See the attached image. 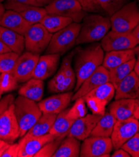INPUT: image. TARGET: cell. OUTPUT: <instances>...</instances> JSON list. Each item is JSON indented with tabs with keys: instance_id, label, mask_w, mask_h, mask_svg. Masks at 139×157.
<instances>
[{
	"instance_id": "cell-41",
	"label": "cell",
	"mask_w": 139,
	"mask_h": 157,
	"mask_svg": "<svg viewBox=\"0 0 139 157\" xmlns=\"http://www.w3.org/2000/svg\"><path fill=\"white\" fill-rule=\"evenodd\" d=\"M14 97L13 94H9L0 100V117L14 101Z\"/></svg>"
},
{
	"instance_id": "cell-37",
	"label": "cell",
	"mask_w": 139,
	"mask_h": 157,
	"mask_svg": "<svg viewBox=\"0 0 139 157\" xmlns=\"http://www.w3.org/2000/svg\"><path fill=\"white\" fill-rule=\"evenodd\" d=\"M83 98L88 108L91 111L92 114L99 115L102 116L105 115L106 106L105 104L93 97L84 96Z\"/></svg>"
},
{
	"instance_id": "cell-4",
	"label": "cell",
	"mask_w": 139,
	"mask_h": 157,
	"mask_svg": "<svg viewBox=\"0 0 139 157\" xmlns=\"http://www.w3.org/2000/svg\"><path fill=\"white\" fill-rule=\"evenodd\" d=\"M81 28V23L73 22L52 35L45 54L58 53L61 56L76 45Z\"/></svg>"
},
{
	"instance_id": "cell-33",
	"label": "cell",
	"mask_w": 139,
	"mask_h": 157,
	"mask_svg": "<svg viewBox=\"0 0 139 157\" xmlns=\"http://www.w3.org/2000/svg\"><path fill=\"white\" fill-rule=\"evenodd\" d=\"M67 135H62L56 137L55 140L46 144L33 157H52L55 152L59 147L61 141Z\"/></svg>"
},
{
	"instance_id": "cell-56",
	"label": "cell",
	"mask_w": 139,
	"mask_h": 157,
	"mask_svg": "<svg viewBox=\"0 0 139 157\" xmlns=\"http://www.w3.org/2000/svg\"><path fill=\"white\" fill-rule=\"evenodd\" d=\"M138 2H139V0H138Z\"/></svg>"
},
{
	"instance_id": "cell-12",
	"label": "cell",
	"mask_w": 139,
	"mask_h": 157,
	"mask_svg": "<svg viewBox=\"0 0 139 157\" xmlns=\"http://www.w3.org/2000/svg\"><path fill=\"white\" fill-rule=\"evenodd\" d=\"M19 137V124L14 114V105L13 103L0 117V139L11 144Z\"/></svg>"
},
{
	"instance_id": "cell-40",
	"label": "cell",
	"mask_w": 139,
	"mask_h": 157,
	"mask_svg": "<svg viewBox=\"0 0 139 157\" xmlns=\"http://www.w3.org/2000/svg\"><path fill=\"white\" fill-rule=\"evenodd\" d=\"M65 78V75L63 68L60 67L56 75L52 78L48 83V90L53 88L56 85L62 83Z\"/></svg>"
},
{
	"instance_id": "cell-23",
	"label": "cell",
	"mask_w": 139,
	"mask_h": 157,
	"mask_svg": "<svg viewBox=\"0 0 139 157\" xmlns=\"http://www.w3.org/2000/svg\"><path fill=\"white\" fill-rule=\"evenodd\" d=\"M0 39L14 53L20 55L25 49V36L15 31L0 26Z\"/></svg>"
},
{
	"instance_id": "cell-3",
	"label": "cell",
	"mask_w": 139,
	"mask_h": 157,
	"mask_svg": "<svg viewBox=\"0 0 139 157\" xmlns=\"http://www.w3.org/2000/svg\"><path fill=\"white\" fill-rule=\"evenodd\" d=\"M14 114L20 128V137H23L36 123L43 113L36 101L19 95L14 101Z\"/></svg>"
},
{
	"instance_id": "cell-44",
	"label": "cell",
	"mask_w": 139,
	"mask_h": 157,
	"mask_svg": "<svg viewBox=\"0 0 139 157\" xmlns=\"http://www.w3.org/2000/svg\"><path fill=\"white\" fill-rule=\"evenodd\" d=\"M112 157H130L131 156L129 153L122 148L116 150V151L112 155Z\"/></svg>"
},
{
	"instance_id": "cell-48",
	"label": "cell",
	"mask_w": 139,
	"mask_h": 157,
	"mask_svg": "<svg viewBox=\"0 0 139 157\" xmlns=\"http://www.w3.org/2000/svg\"><path fill=\"white\" fill-rule=\"evenodd\" d=\"M132 33L133 36L137 40V42L138 43V44H139V23L134 28V29L132 31Z\"/></svg>"
},
{
	"instance_id": "cell-31",
	"label": "cell",
	"mask_w": 139,
	"mask_h": 157,
	"mask_svg": "<svg viewBox=\"0 0 139 157\" xmlns=\"http://www.w3.org/2000/svg\"><path fill=\"white\" fill-rule=\"evenodd\" d=\"M115 93V88L113 85L107 82L93 90L85 96L95 98L106 105L114 97Z\"/></svg>"
},
{
	"instance_id": "cell-9",
	"label": "cell",
	"mask_w": 139,
	"mask_h": 157,
	"mask_svg": "<svg viewBox=\"0 0 139 157\" xmlns=\"http://www.w3.org/2000/svg\"><path fill=\"white\" fill-rule=\"evenodd\" d=\"M104 52L133 49L138 44L132 32H117L111 30L101 40Z\"/></svg>"
},
{
	"instance_id": "cell-22",
	"label": "cell",
	"mask_w": 139,
	"mask_h": 157,
	"mask_svg": "<svg viewBox=\"0 0 139 157\" xmlns=\"http://www.w3.org/2000/svg\"><path fill=\"white\" fill-rule=\"evenodd\" d=\"M133 49L107 52L104 55L102 66L108 70H112L135 58Z\"/></svg>"
},
{
	"instance_id": "cell-25",
	"label": "cell",
	"mask_w": 139,
	"mask_h": 157,
	"mask_svg": "<svg viewBox=\"0 0 139 157\" xmlns=\"http://www.w3.org/2000/svg\"><path fill=\"white\" fill-rule=\"evenodd\" d=\"M80 141L71 135H67L62 141L52 157L80 156Z\"/></svg>"
},
{
	"instance_id": "cell-16",
	"label": "cell",
	"mask_w": 139,
	"mask_h": 157,
	"mask_svg": "<svg viewBox=\"0 0 139 157\" xmlns=\"http://www.w3.org/2000/svg\"><path fill=\"white\" fill-rule=\"evenodd\" d=\"M73 95V91L57 93L39 101L38 105L43 113L58 114L68 108Z\"/></svg>"
},
{
	"instance_id": "cell-52",
	"label": "cell",
	"mask_w": 139,
	"mask_h": 157,
	"mask_svg": "<svg viewBox=\"0 0 139 157\" xmlns=\"http://www.w3.org/2000/svg\"><path fill=\"white\" fill-rule=\"evenodd\" d=\"M4 93L2 91V89H1V87H0V95H3V94Z\"/></svg>"
},
{
	"instance_id": "cell-55",
	"label": "cell",
	"mask_w": 139,
	"mask_h": 157,
	"mask_svg": "<svg viewBox=\"0 0 139 157\" xmlns=\"http://www.w3.org/2000/svg\"><path fill=\"white\" fill-rule=\"evenodd\" d=\"M2 73V70H1V68H0V74Z\"/></svg>"
},
{
	"instance_id": "cell-18",
	"label": "cell",
	"mask_w": 139,
	"mask_h": 157,
	"mask_svg": "<svg viewBox=\"0 0 139 157\" xmlns=\"http://www.w3.org/2000/svg\"><path fill=\"white\" fill-rule=\"evenodd\" d=\"M60 56L58 53L44 54L40 56L33 78L44 80L53 76L58 69Z\"/></svg>"
},
{
	"instance_id": "cell-26",
	"label": "cell",
	"mask_w": 139,
	"mask_h": 157,
	"mask_svg": "<svg viewBox=\"0 0 139 157\" xmlns=\"http://www.w3.org/2000/svg\"><path fill=\"white\" fill-rule=\"evenodd\" d=\"M58 114L43 113L36 123L25 135L26 136H41L50 132Z\"/></svg>"
},
{
	"instance_id": "cell-8",
	"label": "cell",
	"mask_w": 139,
	"mask_h": 157,
	"mask_svg": "<svg viewBox=\"0 0 139 157\" xmlns=\"http://www.w3.org/2000/svg\"><path fill=\"white\" fill-rule=\"evenodd\" d=\"M113 149L110 137L90 136L83 140L80 147V157H109Z\"/></svg>"
},
{
	"instance_id": "cell-28",
	"label": "cell",
	"mask_w": 139,
	"mask_h": 157,
	"mask_svg": "<svg viewBox=\"0 0 139 157\" xmlns=\"http://www.w3.org/2000/svg\"><path fill=\"white\" fill-rule=\"evenodd\" d=\"M69 108L60 112L56 117V118L50 131V133L56 136L62 135H68L69 131L75 120L70 119L67 114Z\"/></svg>"
},
{
	"instance_id": "cell-24",
	"label": "cell",
	"mask_w": 139,
	"mask_h": 157,
	"mask_svg": "<svg viewBox=\"0 0 139 157\" xmlns=\"http://www.w3.org/2000/svg\"><path fill=\"white\" fill-rule=\"evenodd\" d=\"M44 93L43 80L32 78L26 82L19 89V95L35 101L42 100Z\"/></svg>"
},
{
	"instance_id": "cell-17",
	"label": "cell",
	"mask_w": 139,
	"mask_h": 157,
	"mask_svg": "<svg viewBox=\"0 0 139 157\" xmlns=\"http://www.w3.org/2000/svg\"><path fill=\"white\" fill-rule=\"evenodd\" d=\"M102 117V116L99 115L88 114L75 120L68 135L73 136L80 141H83L90 136L92 130Z\"/></svg>"
},
{
	"instance_id": "cell-6",
	"label": "cell",
	"mask_w": 139,
	"mask_h": 157,
	"mask_svg": "<svg viewBox=\"0 0 139 157\" xmlns=\"http://www.w3.org/2000/svg\"><path fill=\"white\" fill-rule=\"evenodd\" d=\"M52 35L40 23L31 25L24 35L25 50L30 53L40 55L47 48Z\"/></svg>"
},
{
	"instance_id": "cell-50",
	"label": "cell",
	"mask_w": 139,
	"mask_h": 157,
	"mask_svg": "<svg viewBox=\"0 0 139 157\" xmlns=\"http://www.w3.org/2000/svg\"><path fill=\"white\" fill-rule=\"evenodd\" d=\"M6 11V9L5 8L4 5H3L2 3H0V19L3 17V15Z\"/></svg>"
},
{
	"instance_id": "cell-21",
	"label": "cell",
	"mask_w": 139,
	"mask_h": 157,
	"mask_svg": "<svg viewBox=\"0 0 139 157\" xmlns=\"http://www.w3.org/2000/svg\"><path fill=\"white\" fill-rule=\"evenodd\" d=\"M135 99L115 100L109 106V113L117 120H124L133 117Z\"/></svg>"
},
{
	"instance_id": "cell-34",
	"label": "cell",
	"mask_w": 139,
	"mask_h": 157,
	"mask_svg": "<svg viewBox=\"0 0 139 157\" xmlns=\"http://www.w3.org/2000/svg\"><path fill=\"white\" fill-rule=\"evenodd\" d=\"M20 55L13 52L0 55V68L2 73H11Z\"/></svg>"
},
{
	"instance_id": "cell-20",
	"label": "cell",
	"mask_w": 139,
	"mask_h": 157,
	"mask_svg": "<svg viewBox=\"0 0 139 157\" xmlns=\"http://www.w3.org/2000/svg\"><path fill=\"white\" fill-rule=\"evenodd\" d=\"M31 25H32L18 13L11 10H6L0 19V26L11 29L23 36Z\"/></svg>"
},
{
	"instance_id": "cell-10",
	"label": "cell",
	"mask_w": 139,
	"mask_h": 157,
	"mask_svg": "<svg viewBox=\"0 0 139 157\" xmlns=\"http://www.w3.org/2000/svg\"><path fill=\"white\" fill-rule=\"evenodd\" d=\"M139 132V120L132 117L127 120L117 121L114 125L110 138L113 148H121L127 140Z\"/></svg>"
},
{
	"instance_id": "cell-42",
	"label": "cell",
	"mask_w": 139,
	"mask_h": 157,
	"mask_svg": "<svg viewBox=\"0 0 139 157\" xmlns=\"http://www.w3.org/2000/svg\"><path fill=\"white\" fill-rule=\"evenodd\" d=\"M20 145L18 143L11 144L6 149L2 157H18Z\"/></svg>"
},
{
	"instance_id": "cell-51",
	"label": "cell",
	"mask_w": 139,
	"mask_h": 157,
	"mask_svg": "<svg viewBox=\"0 0 139 157\" xmlns=\"http://www.w3.org/2000/svg\"><path fill=\"white\" fill-rule=\"evenodd\" d=\"M135 52V54L137 56H139V46H137L135 48H133Z\"/></svg>"
},
{
	"instance_id": "cell-5",
	"label": "cell",
	"mask_w": 139,
	"mask_h": 157,
	"mask_svg": "<svg viewBox=\"0 0 139 157\" xmlns=\"http://www.w3.org/2000/svg\"><path fill=\"white\" fill-rule=\"evenodd\" d=\"M111 28L117 32H132L139 23V8L136 1L129 2L110 17Z\"/></svg>"
},
{
	"instance_id": "cell-45",
	"label": "cell",
	"mask_w": 139,
	"mask_h": 157,
	"mask_svg": "<svg viewBox=\"0 0 139 157\" xmlns=\"http://www.w3.org/2000/svg\"><path fill=\"white\" fill-rule=\"evenodd\" d=\"M133 117L136 119L139 120V96L135 99V105Z\"/></svg>"
},
{
	"instance_id": "cell-2",
	"label": "cell",
	"mask_w": 139,
	"mask_h": 157,
	"mask_svg": "<svg viewBox=\"0 0 139 157\" xmlns=\"http://www.w3.org/2000/svg\"><path fill=\"white\" fill-rule=\"evenodd\" d=\"M111 22L109 17L100 14L90 13L83 18L76 45L97 42L109 32Z\"/></svg>"
},
{
	"instance_id": "cell-19",
	"label": "cell",
	"mask_w": 139,
	"mask_h": 157,
	"mask_svg": "<svg viewBox=\"0 0 139 157\" xmlns=\"http://www.w3.org/2000/svg\"><path fill=\"white\" fill-rule=\"evenodd\" d=\"M139 96V76L132 71L123 79L115 89V99H135Z\"/></svg>"
},
{
	"instance_id": "cell-54",
	"label": "cell",
	"mask_w": 139,
	"mask_h": 157,
	"mask_svg": "<svg viewBox=\"0 0 139 157\" xmlns=\"http://www.w3.org/2000/svg\"><path fill=\"white\" fill-rule=\"evenodd\" d=\"M2 95H0V100H1V99H2Z\"/></svg>"
},
{
	"instance_id": "cell-11",
	"label": "cell",
	"mask_w": 139,
	"mask_h": 157,
	"mask_svg": "<svg viewBox=\"0 0 139 157\" xmlns=\"http://www.w3.org/2000/svg\"><path fill=\"white\" fill-rule=\"evenodd\" d=\"M40 55L25 52L17 59L11 74L18 83H25L33 78Z\"/></svg>"
},
{
	"instance_id": "cell-7",
	"label": "cell",
	"mask_w": 139,
	"mask_h": 157,
	"mask_svg": "<svg viewBox=\"0 0 139 157\" xmlns=\"http://www.w3.org/2000/svg\"><path fill=\"white\" fill-rule=\"evenodd\" d=\"M44 8L48 14L70 18L76 23H81L83 18L88 14L83 10L76 0H53Z\"/></svg>"
},
{
	"instance_id": "cell-27",
	"label": "cell",
	"mask_w": 139,
	"mask_h": 157,
	"mask_svg": "<svg viewBox=\"0 0 139 157\" xmlns=\"http://www.w3.org/2000/svg\"><path fill=\"white\" fill-rule=\"evenodd\" d=\"M73 22L71 18L47 13L43 18L40 23L43 25L50 33L53 34L64 29Z\"/></svg>"
},
{
	"instance_id": "cell-1",
	"label": "cell",
	"mask_w": 139,
	"mask_h": 157,
	"mask_svg": "<svg viewBox=\"0 0 139 157\" xmlns=\"http://www.w3.org/2000/svg\"><path fill=\"white\" fill-rule=\"evenodd\" d=\"M73 51L72 67L76 78L74 91H76L87 78L102 65L105 54L98 42L78 46Z\"/></svg>"
},
{
	"instance_id": "cell-53",
	"label": "cell",
	"mask_w": 139,
	"mask_h": 157,
	"mask_svg": "<svg viewBox=\"0 0 139 157\" xmlns=\"http://www.w3.org/2000/svg\"><path fill=\"white\" fill-rule=\"evenodd\" d=\"M4 1H5V0H0V3H2Z\"/></svg>"
},
{
	"instance_id": "cell-35",
	"label": "cell",
	"mask_w": 139,
	"mask_h": 157,
	"mask_svg": "<svg viewBox=\"0 0 139 157\" xmlns=\"http://www.w3.org/2000/svg\"><path fill=\"white\" fill-rule=\"evenodd\" d=\"M87 113L85 101L83 98L81 97L75 100L73 106L69 109L67 115L70 119L76 120L87 115Z\"/></svg>"
},
{
	"instance_id": "cell-43",
	"label": "cell",
	"mask_w": 139,
	"mask_h": 157,
	"mask_svg": "<svg viewBox=\"0 0 139 157\" xmlns=\"http://www.w3.org/2000/svg\"><path fill=\"white\" fill-rule=\"evenodd\" d=\"M15 1L28 5L43 8L50 4L53 0H15Z\"/></svg>"
},
{
	"instance_id": "cell-14",
	"label": "cell",
	"mask_w": 139,
	"mask_h": 157,
	"mask_svg": "<svg viewBox=\"0 0 139 157\" xmlns=\"http://www.w3.org/2000/svg\"><path fill=\"white\" fill-rule=\"evenodd\" d=\"M56 136L50 133L41 136H26L19 141L18 157H33L46 144L55 140Z\"/></svg>"
},
{
	"instance_id": "cell-47",
	"label": "cell",
	"mask_w": 139,
	"mask_h": 157,
	"mask_svg": "<svg viewBox=\"0 0 139 157\" xmlns=\"http://www.w3.org/2000/svg\"><path fill=\"white\" fill-rule=\"evenodd\" d=\"M10 52H11V50L0 39V55Z\"/></svg>"
},
{
	"instance_id": "cell-30",
	"label": "cell",
	"mask_w": 139,
	"mask_h": 157,
	"mask_svg": "<svg viewBox=\"0 0 139 157\" xmlns=\"http://www.w3.org/2000/svg\"><path fill=\"white\" fill-rule=\"evenodd\" d=\"M117 120L109 112L105 113L92 130L90 136L110 137Z\"/></svg>"
},
{
	"instance_id": "cell-36",
	"label": "cell",
	"mask_w": 139,
	"mask_h": 157,
	"mask_svg": "<svg viewBox=\"0 0 139 157\" xmlns=\"http://www.w3.org/2000/svg\"><path fill=\"white\" fill-rule=\"evenodd\" d=\"M0 87L5 93L17 90L18 82L11 73L3 72L0 74Z\"/></svg>"
},
{
	"instance_id": "cell-49",
	"label": "cell",
	"mask_w": 139,
	"mask_h": 157,
	"mask_svg": "<svg viewBox=\"0 0 139 157\" xmlns=\"http://www.w3.org/2000/svg\"><path fill=\"white\" fill-rule=\"evenodd\" d=\"M133 70L136 73V74L139 76V56H138L137 59H136L135 65Z\"/></svg>"
},
{
	"instance_id": "cell-29",
	"label": "cell",
	"mask_w": 139,
	"mask_h": 157,
	"mask_svg": "<svg viewBox=\"0 0 139 157\" xmlns=\"http://www.w3.org/2000/svg\"><path fill=\"white\" fill-rule=\"evenodd\" d=\"M136 62V58L128 61L112 70H109V82L116 89L121 81L133 71Z\"/></svg>"
},
{
	"instance_id": "cell-32",
	"label": "cell",
	"mask_w": 139,
	"mask_h": 157,
	"mask_svg": "<svg viewBox=\"0 0 139 157\" xmlns=\"http://www.w3.org/2000/svg\"><path fill=\"white\" fill-rule=\"evenodd\" d=\"M103 11L107 15L112 16L127 4L129 0H97Z\"/></svg>"
},
{
	"instance_id": "cell-39",
	"label": "cell",
	"mask_w": 139,
	"mask_h": 157,
	"mask_svg": "<svg viewBox=\"0 0 139 157\" xmlns=\"http://www.w3.org/2000/svg\"><path fill=\"white\" fill-rule=\"evenodd\" d=\"M79 2L83 11L88 13H105L97 0H76Z\"/></svg>"
},
{
	"instance_id": "cell-13",
	"label": "cell",
	"mask_w": 139,
	"mask_h": 157,
	"mask_svg": "<svg viewBox=\"0 0 139 157\" xmlns=\"http://www.w3.org/2000/svg\"><path fill=\"white\" fill-rule=\"evenodd\" d=\"M4 6L6 10H11L18 13L32 25L40 23L47 14L44 8L26 5L15 0H7Z\"/></svg>"
},
{
	"instance_id": "cell-38",
	"label": "cell",
	"mask_w": 139,
	"mask_h": 157,
	"mask_svg": "<svg viewBox=\"0 0 139 157\" xmlns=\"http://www.w3.org/2000/svg\"><path fill=\"white\" fill-rule=\"evenodd\" d=\"M121 148L133 157H139V132L123 144Z\"/></svg>"
},
{
	"instance_id": "cell-46",
	"label": "cell",
	"mask_w": 139,
	"mask_h": 157,
	"mask_svg": "<svg viewBox=\"0 0 139 157\" xmlns=\"http://www.w3.org/2000/svg\"><path fill=\"white\" fill-rule=\"evenodd\" d=\"M10 144L5 141L0 139V157H2L3 153L6 150V149L9 147Z\"/></svg>"
},
{
	"instance_id": "cell-15",
	"label": "cell",
	"mask_w": 139,
	"mask_h": 157,
	"mask_svg": "<svg viewBox=\"0 0 139 157\" xmlns=\"http://www.w3.org/2000/svg\"><path fill=\"white\" fill-rule=\"evenodd\" d=\"M107 82H109V70L100 65L82 83L79 90L73 94L71 101L83 97L93 90Z\"/></svg>"
}]
</instances>
